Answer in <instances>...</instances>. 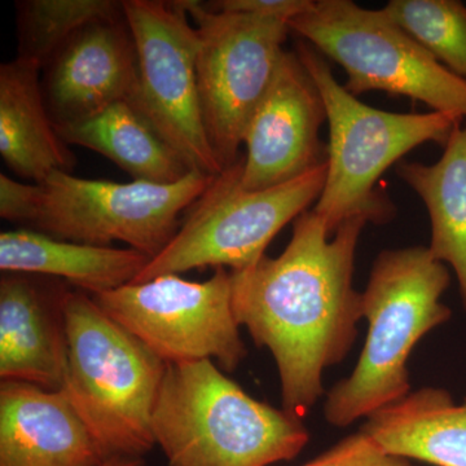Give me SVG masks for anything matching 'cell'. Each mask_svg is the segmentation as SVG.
<instances>
[{
    "label": "cell",
    "mask_w": 466,
    "mask_h": 466,
    "mask_svg": "<svg viewBox=\"0 0 466 466\" xmlns=\"http://www.w3.org/2000/svg\"><path fill=\"white\" fill-rule=\"evenodd\" d=\"M450 283L449 268L428 247L377 256L361 293L366 343L351 375L328 392L329 424L346 428L410 394L408 359L426 333L450 320L452 312L441 302Z\"/></svg>",
    "instance_id": "cell-3"
},
{
    "label": "cell",
    "mask_w": 466,
    "mask_h": 466,
    "mask_svg": "<svg viewBox=\"0 0 466 466\" xmlns=\"http://www.w3.org/2000/svg\"><path fill=\"white\" fill-rule=\"evenodd\" d=\"M397 174L424 201L431 226L429 251L455 269L466 309V126L453 128L440 161H400Z\"/></svg>",
    "instance_id": "cell-20"
},
{
    "label": "cell",
    "mask_w": 466,
    "mask_h": 466,
    "mask_svg": "<svg viewBox=\"0 0 466 466\" xmlns=\"http://www.w3.org/2000/svg\"><path fill=\"white\" fill-rule=\"evenodd\" d=\"M16 11L17 57L36 61L43 67L82 27L124 15V2L21 0Z\"/></svg>",
    "instance_id": "cell-21"
},
{
    "label": "cell",
    "mask_w": 466,
    "mask_h": 466,
    "mask_svg": "<svg viewBox=\"0 0 466 466\" xmlns=\"http://www.w3.org/2000/svg\"><path fill=\"white\" fill-rule=\"evenodd\" d=\"M101 466H146L144 459L113 458L106 460Z\"/></svg>",
    "instance_id": "cell-26"
},
{
    "label": "cell",
    "mask_w": 466,
    "mask_h": 466,
    "mask_svg": "<svg viewBox=\"0 0 466 466\" xmlns=\"http://www.w3.org/2000/svg\"><path fill=\"white\" fill-rule=\"evenodd\" d=\"M69 288L50 276L3 272L0 379L61 390L67 368L64 302Z\"/></svg>",
    "instance_id": "cell-14"
},
{
    "label": "cell",
    "mask_w": 466,
    "mask_h": 466,
    "mask_svg": "<svg viewBox=\"0 0 466 466\" xmlns=\"http://www.w3.org/2000/svg\"><path fill=\"white\" fill-rule=\"evenodd\" d=\"M361 431L385 452L434 466H466V398L422 388L367 417Z\"/></svg>",
    "instance_id": "cell-18"
},
{
    "label": "cell",
    "mask_w": 466,
    "mask_h": 466,
    "mask_svg": "<svg viewBox=\"0 0 466 466\" xmlns=\"http://www.w3.org/2000/svg\"><path fill=\"white\" fill-rule=\"evenodd\" d=\"M325 119L327 110L314 79L296 52L285 51L245 131L242 188H272L327 162L328 148L319 137Z\"/></svg>",
    "instance_id": "cell-12"
},
{
    "label": "cell",
    "mask_w": 466,
    "mask_h": 466,
    "mask_svg": "<svg viewBox=\"0 0 466 466\" xmlns=\"http://www.w3.org/2000/svg\"><path fill=\"white\" fill-rule=\"evenodd\" d=\"M214 177L192 171L175 184L116 183L55 171L38 184L27 229L57 240L112 247L121 241L150 258L179 231L188 210Z\"/></svg>",
    "instance_id": "cell-8"
},
{
    "label": "cell",
    "mask_w": 466,
    "mask_h": 466,
    "mask_svg": "<svg viewBox=\"0 0 466 466\" xmlns=\"http://www.w3.org/2000/svg\"><path fill=\"white\" fill-rule=\"evenodd\" d=\"M288 25L343 67L345 88L354 96L388 92L466 119V79L441 66L382 9L363 8L351 0H314Z\"/></svg>",
    "instance_id": "cell-7"
},
{
    "label": "cell",
    "mask_w": 466,
    "mask_h": 466,
    "mask_svg": "<svg viewBox=\"0 0 466 466\" xmlns=\"http://www.w3.org/2000/svg\"><path fill=\"white\" fill-rule=\"evenodd\" d=\"M67 368L61 390L106 460L144 459L167 363L109 318L84 290L64 302Z\"/></svg>",
    "instance_id": "cell-4"
},
{
    "label": "cell",
    "mask_w": 466,
    "mask_h": 466,
    "mask_svg": "<svg viewBox=\"0 0 466 466\" xmlns=\"http://www.w3.org/2000/svg\"><path fill=\"white\" fill-rule=\"evenodd\" d=\"M198 33V81L202 119L218 164L231 167L251 116L274 81L290 29L275 18L214 11L179 0Z\"/></svg>",
    "instance_id": "cell-9"
},
{
    "label": "cell",
    "mask_w": 466,
    "mask_h": 466,
    "mask_svg": "<svg viewBox=\"0 0 466 466\" xmlns=\"http://www.w3.org/2000/svg\"><path fill=\"white\" fill-rule=\"evenodd\" d=\"M299 466H413L410 460L385 452L363 431L343 438L332 449Z\"/></svg>",
    "instance_id": "cell-23"
},
{
    "label": "cell",
    "mask_w": 466,
    "mask_h": 466,
    "mask_svg": "<svg viewBox=\"0 0 466 466\" xmlns=\"http://www.w3.org/2000/svg\"><path fill=\"white\" fill-rule=\"evenodd\" d=\"M368 223L345 220L332 238L321 218L306 210L293 222L278 258L231 271L232 309L258 348L275 359L283 410L303 419L324 394L323 372L348 357L363 318L352 287L355 251Z\"/></svg>",
    "instance_id": "cell-1"
},
{
    "label": "cell",
    "mask_w": 466,
    "mask_h": 466,
    "mask_svg": "<svg viewBox=\"0 0 466 466\" xmlns=\"http://www.w3.org/2000/svg\"><path fill=\"white\" fill-rule=\"evenodd\" d=\"M0 155L14 173L35 184L76 167L52 124L36 61L16 57L0 66Z\"/></svg>",
    "instance_id": "cell-16"
},
{
    "label": "cell",
    "mask_w": 466,
    "mask_h": 466,
    "mask_svg": "<svg viewBox=\"0 0 466 466\" xmlns=\"http://www.w3.org/2000/svg\"><path fill=\"white\" fill-rule=\"evenodd\" d=\"M55 128L67 146L85 147L106 156L135 182L168 186L193 171L142 113L126 101L85 121Z\"/></svg>",
    "instance_id": "cell-19"
},
{
    "label": "cell",
    "mask_w": 466,
    "mask_h": 466,
    "mask_svg": "<svg viewBox=\"0 0 466 466\" xmlns=\"http://www.w3.org/2000/svg\"><path fill=\"white\" fill-rule=\"evenodd\" d=\"M207 5L214 11L275 18L289 23L294 17L308 12L314 0H220Z\"/></svg>",
    "instance_id": "cell-24"
},
{
    "label": "cell",
    "mask_w": 466,
    "mask_h": 466,
    "mask_svg": "<svg viewBox=\"0 0 466 466\" xmlns=\"http://www.w3.org/2000/svg\"><path fill=\"white\" fill-rule=\"evenodd\" d=\"M137 46L139 85L134 108L188 164L208 177L223 173L208 143L198 81L200 39L179 2L125 0Z\"/></svg>",
    "instance_id": "cell-11"
},
{
    "label": "cell",
    "mask_w": 466,
    "mask_h": 466,
    "mask_svg": "<svg viewBox=\"0 0 466 466\" xmlns=\"http://www.w3.org/2000/svg\"><path fill=\"white\" fill-rule=\"evenodd\" d=\"M92 299L167 364L216 359L233 372L247 358L233 315L231 271L223 267L202 283L165 275Z\"/></svg>",
    "instance_id": "cell-10"
},
{
    "label": "cell",
    "mask_w": 466,
    "mask_h": 466,
    "mask_svg": "<svg viewBox=\"0 0 466 466\" xmlns=\"http://www.w3.org/2000/svg\"><path fill=\"white\" fill-rule=\"evenodd\" d=\"M296 54L320 91L329 124L327 180L312 210L330 238L352 217L367 218L373 225L390 222L397 210L389 198L375 192L377 180L421 144L444 148L461 119L434 110L403 115L372 108L337 82L317 48L299 41Z\"/></svg>",
    "instance_id": "cell-5"
},
{
    "label": "cell",
    "mask_w": 466,
    "mask_h": 466,
    "mask_svg": "<svg viewBox=\"0 0 466 466\" xmlns=\"http://www.w3.org/2000/svg\"><path fill=\"white\" fill-rule=\"evenodd\" d=\"M242 167L244 158L213 177L173 240L133 284L207 267L240 271L256 265L275 236L319 200L327 180L324 162L290 182L245 191Z\"/></svg>",
    "instance_id": "cell-6"
},
{
    "label": "cell",
    "mask_w": 466,
    "mask_h": 466,
    "mask_svg": "<svg viewBox=\"0 0 466 466\" xmlns=\"http://www.w3.org/2000/svg\"><path fill=\"white\" fill-rule=\"evenodd\" d=\"M150 257L127 248L57 240L32 229L0 235V269L60 279L91 296L133 284Z\"/></svg>",
    "instance_id": "cell-17"
},
{
    "label": "cell",
    "mask_w": 466,
    "mask_h": 466,
    "mask_svg": "<svg viewBox=\"0 0 466 466\" xmlns=\"http://www.w3.org/2000/svg\"><path fill=\"white\" fill-rule=\"evenodd\" d=\"M38 198V184L20 183L0 174V217L8 222H29Z\"/></svg>",
    "instance_id": "cell-25"
},
{
    "label": "cell",
    "mask_w": 466,
    "mask_h": 466,
    "mask_svg": "<svg viewBox=\"0 0 466 466\" xmlns=\"http://www.w3.org/2000/svg\"><path fill=\"white\" fill-rule=\"evenodd\" d=\"M152 429L168 466H271L309 441L302 419L254 400L211 360L167 364Z\"/></svg>",
    "instance_id": "cell-2"
},
{
    "label": "cell",
    "mask_w": 466,
    "mask_h": 466,
    "mask_svg": "<svg viewBox=\"0 0 466 466\" xmlns=\"http://www.w3.org/2000/svg\"><path fill=\"white\" fill-rule=\"evenodd\" d=\"M106 461L66 392L0 382V466H101Z\"/></svg>",
    "instance_id": "cell-15"
},
{
    "label": "cell",
    "mask_w": 466,
    "mask_h": 466,
    "mask_svg": "<svg viewBox=\"0 0 466 466\" xmlns=\"http://www.w3.org/2000/svg\"><path fill=\"white\" fill-rule=\"evenodd\" d=\"M137 85L139 61L125 11L82 27L42 67L55 127L85 121L122 101L134 106Z\"/></svg>",
    "instance_id": "cell-13"
},
{
    "label": "cell",
    "mask_w": 466,
    "mask_h": 466,
    "mask_svg": "<svg viewBox=\"0 0 466 466\" xmlns=\"http://www.w3.org/2000/svg\"><path fill=\"white\" fill-rule=\"evenodd\" d=\"M383 14L441 66L466 79V7L458 0H390Z\"/></svg>",
    "instance_id": "cell-22"
}]
</instances>
